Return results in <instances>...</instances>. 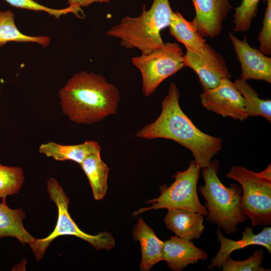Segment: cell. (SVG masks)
<instances>
[{
    "label": "cell",
    "instance_id": "10",
    "mask_svg": "<svg viewBox=\"0 0 271 271\" xmlns=\"http://www.w3.org/2000/svg\"><path fill=\"white\" fill-rule=\"evenodd\" d=\"M203 90L201 101L207 110L235 120L242 121L248 117L243 97L230 79H223L214 88Z\"/></svg>",
    "mask_w": 271,
    "mask_h": 271
},
{
    "label": "cell",
    "instance_id": "13",
    "mask_svg": "<svg viewBox=\"0 0 271 271\" xmlns=\"http://www.w3.org/2000/svg\"><path fill=\"white\" fill-rule=\"evenodd\" d=\"M217 238L220 243L219 251L207 266L211 270L217 267L220 269L223 262L234 251L249 245H260L265 247L271 253V227H265L258 234H254L252 228L247 226L242 232L241 239L234 240L225 237L220 229L216 230Z\"/></svg>",
    "mask_w": 271,
    "mask_h": 271
},
{
    "label": "cell",
    "instance_id": "28",
    "mask_svg": "<svg viewBox=\"0 0 271 271\" xmlns=\"http://www.w3.org/2000/svg\"><path fill=\"white\" fill-rule=\"evenodd\" d=\"M69 5H75L79 7H88L94 3H107L110 0H67Z\"/></svg>",
    "mask_w": 271,
    "mask_h": 271
},
{
    "label": "cell",
    "instance_id": "15",
    "mask_svg": "<svg viewBox=\"0 0 271 271\" xmlns=\"http://www.w3.org/2000/svg\"><path fill=\"white\" fill-rule=\"evenodd\" d=\"M204 216L190 210L175 208L168 210L164 222L169 230L184 239L199 238L204 230Z\"/></svg>",
    "mask_w": 271,
    "mask_h": 271
},
{
    "label": "cell",
    "instance_id": "8",
    "mask_svg": "<svg viewBox=\"0 0 271 271\" xmlns=\"http://www.w3.org/2000/svg\"><path fill=\"white\" fill-rule=\"evenodd\" d=\"M183 56L178 44L167 42L148 54L131 58V63L141 73L142 90L145 97L152 95L164 80L184 66Z\"/></svg>",
    "mask_w": 271,
    "mask_h": 271
},
{
    "label": "cell",
    "instance_id": "16",
    "mask_svg": "<svg viewBox=\"0 0 271 271\" xmlns=\"http://www.w3.org/2000/svg\"><path fill=\"white\" fill-rule=\"evenodd\" d=\"M136 241H139L142 250L141 270L148 271L157 263L163 260L164 241L160 240L143 220L139 218L133 230Z\"/></svg>",
    "mask_w": 271,
    "mask_h": 271
},
{
    "label": "cell",
    "instance_id": "5",
    "mask_svg": "<svg viewBox=\"0 0 271 271\" xmlns=\"http://www.w3.org/2000/svg\"><path fill=\"white\" fill-rule=\"evenodd\" d=\"M242 189L241 210L251 226L271 224V166L255 172L241 166H233L225 175Z\"/></svg>",
    "mask_w": 271,
    "mask_h": 271
},
{
    "label": "cell",
    "instance_id": "7",
    "mask_svg": "<svg viewBox=\"0 0 271 271\" xmlns=\"http://www.w3.org/2000/svg\"><path fill=\"white\" fill-rule=\"evenodd\" d=\"M201 169L194 161H191L185 171L176 172L171 185L161 187L159 196L147 202L150 206L139 209L133 212L132 216L150 210L175 208L187 209L206 216L207 210L201 203L197 191Z\"/></svg>",
    "mask_w": 271,
    "mask_h": 271
},
{
    "label": "cell",
    "instance_id": "27",
    "mask_svg": "<svg viewBox=\"0 0 271 271\" xmlns=\"http://www.w3.org/2000/svg\"><path fill=\"white\" fill-rule=\"evenodd\" d=\"M267 7L262 21V28L258 34L259 50L264 55L271 54V0H266Z\"/></svg>",
    "mask_w": 271,
    "mask_h": 271
},
{
    "label": "cell",
    "instance_id": "3",
    "mask_svg": "<svg viewBox=\"0 0 271 271\" xmlns=\"http://www.w3.org/2000/svg\"><path fill=\"white\" fill-rule=\"evenodd\" d=\"M173 13L169 0H154L149 10L144 5L139 17L122 18L106 34L119 39L127 49L138 48L148 54L164 45L161 32L169 26Z\"/></svg>",
    "mask_w": 271,
    "mask_h": 271
},
{
    "label": "cell",
    "instance_id": "2",
    "mask_svg": "<svg viewBox=\"0 0 271 271\" xmlns=\"http://www.w3.org/2000/svg\"><path fill=\"white\" fill-rule=\"evenodd\" d=\"M62 111L80 124H92L116 113L120 101L117 88L102 75L82 71L59 91Z\"/></svg>",
    "mask_w": 271,
    "mask_h": 271
},
{
    "label": "cell",
    "instance_id": "1",
    "mask_svg": "<svg viewBox=\"0 0 271 271\" xmlns=\"http://www.w3.org/2000/svg\"><path fill=\"white\" fill-rule=\"evenodd\" d=\"M180 95L176 84L171 83L162 102V111L159 116L142 128L136 136L148 140H173L191 152L194 161L202 169L221 150L222 141L201 131L194 125L180 106Z\"/></svg>",
    "mask_w": 271,
    "mask_h": 271
},
{
    "label": "cell",
    "instance_id": "14",
    "mask_svg": "<svg viewBox=\"0 0 271 271\" xmlns=\"http://www.w3.org/2000/svg\"><path fill=\"white\" fill-rule=\"evenodd\" d=\"M207 257V253L192 241L175 236L164 241L163 260L173 270H182L188 265L194 264L199 260H206Z\"/></svg>",
    "mask_w": 271,
    "mask_h": 271
},
{
    "label": "cell",
    "instance_id": "12",
    "mask_svg": "<svg viewBox=\"0 0 271 271\" xmlns=\"http://www.w3.org/2000/svg\"><path fill=\"white\" fill-rule=\"evenodd\" d=\"M195 10L192 21L203 37L214 38L220 34L222 23L232 8L228 0H191Z\"/></svg>",
    "mask_w": 271,
    "mask_h": 271
},
{
    "label": "cell",
    "instance_id": "4",
    "mask_svg": "<svg viewBox=\"0 0 271 271\" xmlns=\"http://www.w3.org/2000/svg\"><path fill=\"white\" fill-rule=\"evenodd\" d=\"M219 165L217 160H214L202 168L204 183L198 189L206 200L207 220L230 235L238 232V224L248 219L241 210V188L235 184L227 187L222 183L218 176Z\"/></svg>",
    "mask_w": 271,
    "mask_h": 271
},
{
    "label": "cell",
    "instance_id": "21",
    "mask_svg": "<svg viewBox=\"0 0 271 271\" xmlns=\"http://www.w3.org/2000/svg\"><path fill=\"white\" fill-rule=\"evenodd\" d=\"M10 42L36 43L47 47L50 38L44 36H31L22 33L15 22L14 14L11 11H0V47Z\"/></svg>",
    "mask_w": 271,
    "mask_h": 271
},
{
    "label": "cell",
    "instance_id": "23",
    "mask_svg": "<svg viewBox=\"0 0 271 271\" xmlns=\"http://www.w3.org/2000/svg\"><path fill=\"white\" fill-rule=\"evenodd\" d=\"M24 181L22 168L9 167L0 163V198L18 193Z\"/></svg>",
    "mask_w": 271,
    "mask_h": 271
},
{
    "label": "cell",
    "instance_id": "26",
    "mask_svg": "<svg viewBox=\"0 0 271 271\" xmlns=\"http://www.w3.org/2000/svg\"><path fill=\"white\" fill-rule=\"evenodd\" d=\"M264 257L263 251H255L247 259L244 260H235L228 257L222 263L221 268L223 271H268L269 268L261 266Z\"/></svg>",
    "mask_w": 271,
    "mask_h": 271
},
{
    "label": "cell",
    "instance_id": "9",
    "mask_svg": "<svg viewBox=\"0 0 271 271\" xmlns=\"http://www.w3.org/2000/svg\"><path fill=\"white\" fill-rule=\"evenodd\" d=\"M183 61L184 66L197 74L203 89L214 88L222 80L231 78L222 56L206 43L197 52L187 49Z\"/></svg>",
    "mask_w": 271,
    "mask_h": 271
},
{
    "label": "cell",
    "instance_id": "6",
    "mask_svg": "<svg viewBox=\"0 0 271 271\" xmlns=\"http://www.w3.org/2000/svg\"><path fill=\"white\" fill-rule=\"evenodd\" d=\"M47 186L50 199L57 207L58 217L54 230L48 236L43 238H35L29 244L37 261L43 257L50 244L57 237L63 235H73L80 238L98 250H109L115 246V239L109 232L104 231L91 235L79 229L69 213V198L55 178H50Z\"/></svg>",
    "mask_w": 271,
    "mask_h": 271
},
{
    "label": "cell",
    "instance_id": "18",
    "mask_svg": "<svg viewBox=\"0 0 271 271\" xmlns=\"http://www.w3.org/2000/svg\"><path fill=\"white\" fill-rule=\"evenodd\" d=\"M26 217L21 209H12L6 202V198L0 203V238L15 237L22 245L30 244L35 238L25 228L23 219Z\"/></svg>",
    "mask_w": 271,
    "mask_h": 271
},
{
    "label": "cell",
    "instance_id": "20",
    "mask_svg": "<svg viewBox=\"0 0 271 271\" xmlns=\"http://www.w3.org/2000/svg\"><path fill=\"white\" fill-rule=\"evenodd\" d=\"M169 27L171 35L182 43L186 49L197 52L206 43L193 23L186 20L178 12H174Z\"/></svg>",
    "mask_w": 271,
    "mask_h": 271
},
{
    "label": "cell",
    "instance_id": "24",
    "mask_svg": "<svg viewBox=\"0 0 271 271\" xmlns=\"http://www.w3.org/2000/svg\"><path fill=\"white\" fill-rule=\"evenodd\" d=\"M13 7L35 11H43L59 19L61 16L68 13H73L77 17L81 18L84 15L80 7L71 5L63 9H54L42 5L34 0H4Z\"/></svg>",
    "mask_w": 271,
    "mask_h": 271
},
{
    "label": "cell",
    "instance_id": "22",
    "mask_svg": "<svg viewBox=\"0 0 271 271\" xmlns=\"http://www.w3.org/2000/svg\"><path fill=\"white\" fill-rule=\"evenodd\" d=\"M241 94L245 111L248 117L260 116L271 122V100L261 99L246 81L240 79L234 82Z\"/></svg>",
    "mask_w": 271,
    "mask_h": 271
},
{
    "label": "cell",
    "instance_id": "17",
    "mask_svg": "<svg viewBox=\"0 0 271 271\" xmlns=\"http://www.w3.org/2000/svg\"><path fill=\"white\" fill-rule=\"evenodd\" d=\"M101 148L97 142L86 141L74 145H62L54 142L42 144L39 149L40 153L57 161H72L81 165L88 156L100 153Z\"/></svg>",
    "mask_w": 271,
    "mask_h": 271
},
{
    "label": "cell",
    "instance_id": "19",
    "mask_svg": "<svg viewBox=\"0 0 271 271\" xmlns=\"http://www.w3.org/2000/svg\"><path fill=\"white\" fill-rule=\"evenodd\" d=\"M80 165L89 182L94 199H103L108 188L109 168L102 160L100 153L88 156Z\"/></svg>",
    "mask_w": 271,
    "mask_h": 271
},
{
    "label": "cell",
    "instance_id": "11",
    "mask_svg": "<svg viewBox=\"0 0 271 271\" xmlns=\"http://www.w3.org/2000/svg\"><path fill=\"white\" fill-rule=\"evenodd\" d=\"M229 37L241 65L240 79L263 80L270 83L271 58L252 47L245 37L241 40L231 32Z\"/></svg>",
    "mask_w": 271,
    "mask_h": 271
},
{
    "label": "cell",
    "instance_id": "25",
    "mask_svg": "<svg viewBox=\"0 0 271 271\" xmlns=\"http://www.w3.org/2000/svg\"><path fill=\"white\" fill-rule=\"evenodd\" d=\"M260 1L242 0L241 5L235 8L233 16L234 32H245L249 29L252 19L256 16Z\"/></svg>",
    "mask_w": 271,
    "mask_h": 271
}]
</instances>
